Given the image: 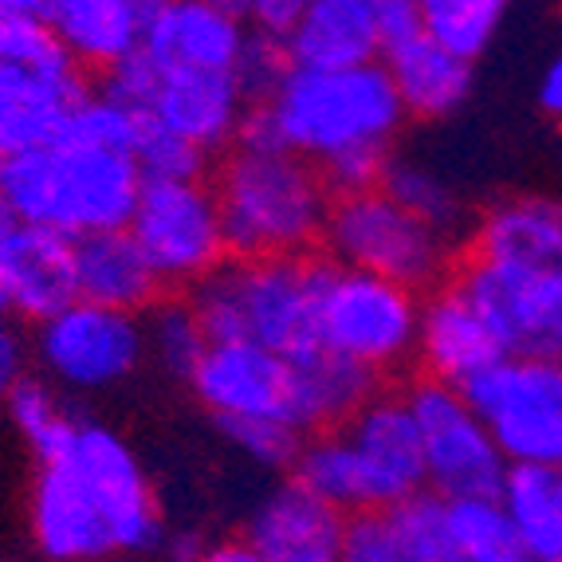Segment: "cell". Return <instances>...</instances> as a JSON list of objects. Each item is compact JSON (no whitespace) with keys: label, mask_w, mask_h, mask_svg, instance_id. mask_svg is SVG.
<instances>
[{"label":"cell","mask_w":562,"mask_h":562,"mask_svg":"<svg viewBox=\"0 0 562 562\" xmlns=\"http://www.w3.org/2000/svg\"><path fill=\"white\" fill-rule=\"evenodd\" d=\"M142 131H146V114L122 106L119 99L103 91H87V99L67 114L64 138L59 142H83V146H99V150H119L131 154L138 146Z\"/></svg>","instance_id":"d6a6232c"},{"label":"cell","mask_w":562,"mask_h":562,"mask_svg":"<svg viewBox=\"0 0 562 562\" xmlns=\"http://www.w3.org/2000/svg\"><path fill=\"white\" fill-rule=\"evenodd\" d=\"M300 16H303V0H252V4H244L248 32L260 40H272L280 47L291 40Z\"/></svg>","instance_id":"74e56055"},{"label":"cell","mask_w":562,"mask_h":562,"mask_svg":"<svg viewBox=\"0 0 562 562\" xmlns=\"http://www.w3.org/2000/svg\"><path fill=\"white\" fill-rule=\"evenodd\" d=\"M29 370V342L20 338V330L12 327V319H0V402L16 390V382H24Z\"/></svg>","instance_id":"ab89813d"},{"label":"cell","mask_w":562,"mask_h":562,"mask_svg":"<svg viewBox=\"0 0 562 562\" xmlns=\"http://www.w3.org/2000/svg\"><path fill=\"white\" fill-rule=\"evenodd\" d=\"M283 56L307 71L382 64L378 0H303V16L283 44Z\"/></svg>","instance_id":"7402d4cb"},{"label":"cell","mask_w":562,"mask_h":562,"mask_svg":"<svg viewBox=\"0 0 562 562\" xmlns=\"http://www.w3.org/2000/svg\"><path fill=\"white\" fill-rule=\"evenodd\" d=\"M0 562H4V559H0Z\"/></svg>","instance_id":"f907efd6"},{"label":"cell","mask_w":562,"mask_h":562,"mask_svg":"<svg viewBox=\"0 0 562 562\" xmlns=\"http://www.w3.org/2000/svg\"><path fill=\"white\" fill-rule=\"evenodd\" d=\"M12 225H16V221H12L9 205H4V201H0V240H4V233H9Z\"/></svg>","instance_id":"f6af8a7d"},{"label":"cell","mask_w":562,"mask_h":562,"mask_svg":"<svg viewBox=\"0 0 562 562\" xmlns=\"http://www.w3.org/2000/svg\"><path fill=\"white\" fill-rule=\"evenodd\" d=\"M504 355L507 350L499 335L487 327V319L457 280H445L441 288L425 291L422 335H417V370H422V378L464 390L472 378H480Z\"/></svg>","instance_id":"e0dca14e"},{"label":"cell","mask_w":562,"mask_h":562,"mask_svg":"<svg viewBox=\"0 0 562 562\" xmlns=\"http://www.w3.org/2000/svg\"><path fill=\"white\" fill-rule=\"evenodd\" d=\"M422 291L330 263L319 295V342L370 378H397L417 366Z\"/></svg>","instance_id":"52a82bcc"},{"label":"cell","mask_w":562,"mask_h":562,"mask_svg":"<svg viewBox=\"0 0 562 562\" xmlns=\"http://www.w3.org/2000/svg\"><path fill=\"white\" fill-rule=\"evenodd\" d=\"M460 260L484 263L562 307V198L519 193L487 205L460 244Z\"/></svg>","instance_id":"7c38bea8"},{"label":"cell","mask_w":562,"mask_h":562,"mask_svg":"<svg viewBox=\"0 0 562 562\" xmlns=\"http://www.w3.org/2000/svg\"><path fill=\"white\" fill-rule=\"evenodd\" d=\"M64 464L76 469V476L91 492L94 507L103 512L114 539V554H126V559L161 554L169 531L161 519L158 492L142 469L138 452L122 441L111 425L79 422V437Z\"/></svg>","instance_id":"8fae6325"},{"label":"cell","mask_w":562,"mask_h":562,"mask_svg":"<svg viewBox=\"0 0 562 562\" xmlns=\"http://www.w3.org/2000/svg\"><path fill=\"white\" fill-rule=\"evenodd\" d=\"M422 0H378V36H382V56L390 47L409 44L422 36Z\"/></svg>","instance_id":"f35d334b"},{"label":"cell","mask_w":562,"mask_h":562,"mask_svg":"<svg viewBox=\"0 0 562 562\" xmlns=\"http://www.w3.org/2000/svg\"><path fill=\"white\" fill-rule=\"evenodd\" d=\"M150 0H44V24L79 64V71L111 76L142 52Z\"/></svg>","instance_id":"44dd1931"},{"label":"cell","mask_w":562,"mask_h":562,"mask_svg":"<svg viewBox=\"0 0 562 562\" xmlns=\"http://www.w3.org/2000/svg\"><path fill=\"white\" fill-rule=\"evenodd\" d=\"M402 394L422 432L425 487L432 496H441L445 504L499 496L512 469L464 390L417 374Z\"/></svg>","instance_id":"ba28073f"},{"label":"cell","mask_w":562,"mask_h":562,"mask_svg":"<svg viewBox=\"0 0 562 562\" xmlns=\"http://www.w3.org/2000/svg\"><path fill=\"white\" fill-rule=\"evenodd\" d=\"M29 531L47 562H106L111 527L71 464H40L29 492Z\"/></svg>","instance_id":"d6986e66"},{"label":"cell","mask_w":562,"mask_h":562,"mask_svg":"<svg viewBox=\"0 0 562 562\" xmlns=\"http://www.w3.org/2000/svg\"><path fill=\"white\" fill-rule=\"evenodd\" d=\"M0 295L16 319L47 323L79 300L76 240L52 228L12 225L0 240Z\"/></svg>","instance_id":"ac0fdd59"},{"label":"cell","mask_w":562,"mask_h":562,"mask_svg":"<svg viewBox=\"0 0 562 562\" xmlns=\"http://www.w3.org/2000/svg\"><path fill=\"white\" fill-rule=\"evenodd\" d=\"M547 350H551V355H554V358H562V319H559V323H554L551 347H547Z\"/></svg>","instance_id":"bcb514c9"},{"label":"cell","mask_w":562,"mask_h":562,"mask_svg":"<svg viewBox=\"0 0 562 562\" xmlns=\"http://www.w3.org/2000/svg\"><path fill=\"white\" fill-rule=\"evenodd\" d=\"M142 330H146V355L166 370L169 378H189L198 374L201 358L209 350V338L201 319L193 315L189 300L181 295H161L146 315H142Z\"/></svg>","instance_id":"1f68e13d"},{"label":"cell","mask_w":562,"mask_h":562,"mask_svg":"<svg viewBox=\"0 0 562 562\" xmlns=\"http://www.w3.org/2000/svg\"><path fill=\"white\" fill-rule=\"evenodd\" d=\"M355 457L358 484H362V516L366 512H394L409 504L425 487L422 432L413 422L402 390H378L347 425H338Z\"/></svg>","instance_id":"4fadbf2b"},{"label":"cell","mask_w":562,"mask_h":562,"mask_svg":"<svg viewBox=\"0 0 562 562\" xmlns=\"http://www.w3.org/2000/svg\"><path fill=\"white\" fill-rule=\"evenodd\" d=\"M134 161H138L142 181H205L209 178V158L181 142L178 134L161 131L146 119L138 146H134Z\"/></svg>","instance_id":"836d02e7"},{"label":"cell","mask_w":562,"mask_h":562,"mask_svg":"<svg viewBox=\"0 0 562 562\" xmlns=\"http://www.w3.org/2000/svg\"><path fill=\"white\" fill-rule=\"evenodd\" d=\"M76 288L79 300L126 315H146L166 295L126 228L76 240Z\"/></svg>","instance_id":"603a6c76"},{"label":"cell","mask_w":562,"mask_h":562,"mask_svg":"<svg viewBox=\"0 0 562 562\" xmlns=\"http://www.w3.org/2000/svg\"><path fill=\"white\" fill-rule=\"evenodd\" d=\"M142 186L131 154L83 142H56L0 161V201L12 221L52 228L67 240L122 233L138 209Z\"/></svg>","instance_id":"3957f363"},{"label":"cell","mask_w":562,"mask_h":562,"mask_svg":"<svg viewBox=\"0 0 562 562\" xmlns=\"http://www.w3.org/2000/svg\"><path fill=\"white\" fill-rule=\"evenodd\" d=\"M342 562H425V559L397 535L390 512H366V516L347 519Z\"/></svg>","instance_id":"8d00e7d4"},{"label":"cell","mask_w":562,"mask_h":562,"mask_svg":"<svg viewBox=\"0 0 562 562\" xmlns=\"http://www.w3.org/2000/svg\"><path fill=\"white\" fill-rule=\"evenodd\" d=\"M382 67L402 99L405 119H445L469 103L472 94V67L437 47L425 32L409 44L390 47Z\"/></svg>","instance_id":"cb8c5ba5"},{"label":"cell","mask_w":562,"mask_h":562,"mask_svg":"<svg viewBox=\"0 0 562 562\" xmlns=\"http://www.w3.org/2000/svg\"><path fill=\"white\" fill-rule=\"evenodd\" d=\"M327 256L295 260H228L186 300L205 327L209 347L256 342L288 362H303L319 342V295Z\"/></svg>","instance_id":"277c9868"},{"label":"cell","mask_w":562,"mask_h":562,"mask_svg":"<svg viewBox=\"0 0 562 562\" xmlns=\"http://www.w3.org/2000/svg\"><path fill=\"white\" fill-rule=\"evenodd\" d=\"M32 347L52 385H64L76 394H99L134 378L146 358V330H142V315L76 300L71 307L40 323Z\"/></svg>","instance_id":"30bf717a"},{"label":"cell","mask_w":562,"mask_h":562,"mask_svg":"<svg viewBox=\"0 0 562 562\" xmlns=\"http://www.w3.org/2000/svg\"><path fill=\"white\" fill-rule=\"evenodd\" d=\"M323 256L338 268L378 276L425 295L452 280L460 244L422 225L385 189H370V193L330 201Z\"/></svg>","instance_id":"5b68a950"},{"label":"cell","mask_w":562,"mask_h":562,"mask_svg":"<svg viewBox=\"0 0 562 562\" xmlns=\"http://www.w3.org/2000/svg\"><path fill=\"white\" fill-rule=\"evenodd\" d=\"M4 315H9V307H4V295H0V319H4Z\"/></svg>","instance_id":"7dc6e473"},{"label":"cell","mask_w":562,"mask_h":562,"mask_svg":"<svg viewBox=\"0 0 562 562\" xmlns=\"http://www.w3.org/2000/svg\"><path fill=\"white\" fill-rule=\"evenodd\" d=\"M507 516L516 524L527 562H559L562 551V472L512 469L504 480Z\"/></svg>","instance_id":"4316f807"},{"label":"cell","mask_w":562,"mask_h":562,"mask_svg":"<svg viewBox=\"0 0 562 562\" xmlns=\"http://www.w3.org/2000/svg\"><path fill=\"white\" fill-rule=\"evenodd\" d=\"M382 189L402 209H409L422 225H429L432 233H441V236H449V240L464 244V236H469V228H472L469 209H464V201L457 198V189H452L441 173L425 169L422 161L394 158L390 161V169H385Z\"/></svg>","instance_id":"f1b7e54d"},{"label":"cell","mask_w":562,"mask_h":562,"mask_svg":"<svg viewBox=\"0 0 562 562\" xmlns=\"http://www.w3.org/2000/svg\"><path fill=\"white\" fill-rule=\"evenodd\" d=\"M397 535L413 551L422 554L425 562H457L452 559V539H449V504L432 492L413 496L409 504L394 507L390 512Z\"/></svg>","instance_id":"e575fe53"},{"label":"cell","mask_w":562,"mask_h":562,"mask_svg":"<svg viewBox=\"0 0 562 562\" xmlns=\"http://www.w3.org/2000/svg\"><path fill=\"white\" fill-rule=\"evenodd\" d=\"M126 233L142 248L161 291H193L228 263L213 181H146Z\"/></svg>","instance_id":"9c48e42d"},{"label":"cell","mask_w":562,"mask_h":562,"mask_svg":"<svg viewBox=\"0 0 562 562\" xmlns=\"http://www.w3.org/2000/svg\"><path fill=\"white\" fill-rule=\"evenodd\" d=\"M291 366H295V425L303 437L347 425L382 390L378 378H370L330 350H315L311 358Z\"/></svg>","instance_id":"484cf974"},{"label":"cell","mask_w":562,"mask_h":562,"mask_svg":"<svg viewBox=\"0 0 562 562\" xmlns=\"http://www.w3.org/2000/svg\"><path fill=\"white\" fill-rule=\"evenodd\" d=\"M559 562H562V551H559Z\"/></svg>","instance_id":"681fc988"},{"label":"cell","mask_w":562,"mask_h":562,"mask_svg":"<svg viewBox=\"0 0 562 562\" xmlns=\"http://www.w3.org/2000/svg\"><path fill=\"white\" fill-rule=\"evenodd\" d=\"M449 539L457 562H527L519 531L499 496L449 504Z\"/></svg>","instance_id":"4dcf8cb0"},{"label":"cell","mask_w":562,"mask_h":562,"mask_svg":"<svg viewBox=\"0 0 562 562\" xmlns=\"http://www.w3.org/2000/svg\"><path fill=\"white\" fill-rule=\"evenodd\" d=\"M201 562H263L260 554L252 551V547L240 539H221V543H209L205 547V559Z\"/></svg>","instance_id":"7bdbcfd3"},{"label":"cell","mask_w":562,"mask_h":562,"mask_svg":"<svg viewBox=\"0 0 562 562\" xmlns=\"http://www.w3.org/2000/svg\"><path fill=\"white\" fill-rule=\"evenodd\" d=\"M472 409L484 425L516 413L562 409V358L551 350H507L480 378L464 385Z\"/></svg>","instance_id":"d4e9b609"},{"label":"cell","mask_w":562,"mask_h":562,"mask_svg":"<svg viewBox=\"0 0 562 562\" xmlns=\"http://www.w3.org/2000/svg\"><path fill=\"white\" fill-rule=\"evenodd\" d=\"M4 405H9L12 425H16V432L24 437V445H29L40 464L67 460V452H71V445L79 437V417L64 405L56 385L47 382V378L29 374L4 397Z\"/></svg>","instance_id":"83f0119b"},{"label":"cell","mask_w":562,"mask_h":562,"mask_svg":"<svg viewBox=\"0 0 562 562\" xmlns=\"http://www.w3.org/2000/svg\"><path fill=\"white\" fill-rule=\"evenodd\" d=\"M87 99V76L40 12L0 36V154H29L64 138L67 114Z\"/></svg>","instance_id":"8992f818"},{"label":"cell","mask_w":562,"mask_h":562,"mask_svg":"<svg viewBox=\"0 0 562 562\" xmlns=\"http://www.w3.org/2000/svg\"><path fill=\"white\" fill-rule=\"evenodd\" d=\"M189 385H193L198 402L216 417V425L280 422L300 432L295 425V366L256 342L209 347Z\"/></svg>","instance_id":"5bb4252c"},{"label":"cell","mask_w":562,"mask_h":562,"mask_svg":"<svg viewBox=\"0 0 562 562\" xmlns=\"http://www.w3.org/2000/svg\"><path fill=\"white\" fill-rule=\"evenodd\" d=\"M248 114H252V103L240 79L225 71H158L150 103H146V119L154 126L198 146L205 158L213 154L225 158L233 150Z\"/></svg>","instance_id":"2e32d148"},{"label":"cell","mask_w":562,"mask_h":562,"mask_svg":"<svg viewBox=\"0 0 562 562\" xmlns=\"http://www.w3.org/2000/svg\"><path fill=\"white\" fill-rule=\"evenodd\" d=\"M221 432L228 437L240 457H248L252 464L268 472H283L295 464L303 449V432H295L291 425L280 422H236V425H221Z\"/></svg>","instance_id":"d590c367"},{"label":"cell","mask_w":562,"mask_h":562,"mask_svg":"<svg viewBox=\"0 0 562 562\" xmlns=\"http://www.w3.org/2000/svg\"><path fill=\"white\" fill-rule=\"evenodd\" d=\"M122 562H142V559H122Z\"/></svg>","instance_id":"c3c4849f"},{"label":"cell","mask_w":562,"mask_h":562,"mask_svg":"<svg viewBox=\"0 0 562 562\" xmlns=\"http://www.w3.org/2000/svg\"><path fill=\"white\" fill-rule=\"evenodd\" d=\"M252 32L244 4L228 0H150L142 56L158 71H225L236 76Z\"/></svg>","instance_id":"9a60e30c"},{"label":"cell","mask_w":562,"mask_h":562,"mask_svg":"<svg viewBox=\"0 0 562 562\" xmlns=\"http://www.w3.org/2000/svg\"><path fill=\"white\" fill-rule=\"evenodd\" d=\"M347 516L295 480L276 484L244 524V543L263 562H342Z\"/></svg>","instance_id":"ffe728a7"},{"label":"cell","mask_w":562,"mask_h":562,"mask_svg":"<svg viewBox=\"0 0 562 562\" xmlns=\"http://www.w3.org/2000/svg\"><path fill=\"white\" fill-rule=\"evenodd\" d=\"M40 12V0H0V36Z\"/></svg>","instance_id":"ee69618b"},{"label":"cell","mask_w":562,"mask_h":562,"mask_svg":"<svg viewBox=\"0 0 562 562\" xmlns=\"http://www.w3.org/2000/svg\"><path fill=\"white\" fill-rule=\"evenodd\" d=\"M402 126V99L382 64L347 71L288 67L272 94L248 114L240 138L272 142L323 169L350 150H390Z\"/></svg>","instance_id":"6da1fadb"},{"label":"cell","mask_w":562,"mask_h":562,"mask_svg":"<svg viewBox=\"0 0 562 562\" xmlns=\"http://www.w3.org/2000/svg\"><path fill=\"white\" fill-rule=\"evenodd\" d=\"M205 539H198V535H166V543H161V554H166V562H201L205 559Z\"/></svg>","instance_id":"b9f144b4"},{"label":"cell","mask_w":562,"mask_h":562,"mask_svg":"<svg viewBox=\"0 0 562 562\" xmlns=\"http://www.w3.org/2000/svg\"><path fill=\"white\" fill-rule=\"evenodd\" d=\"M539 106H543L551 119L562 122V52L547 64L543 79H539Z\"/></svg>","instance_id":"60d3db41"},{"label":"cell","mask_w":562,"mask_h":562,"mask_svg":"<svg viewBox=\"0 0 562 562\" xmlns=\"http://www.w3.org/2000/svg\"><path fill=\"white\" fill-rule=\"evenodd\" d=\"M507 16L504 0H422V29L460 64H476Z\"/></svg>","instance_id":"f546056e"},{"label":"cell","mask_w":562,"mask_h":562,"mask_svg":"<svg viewBox=\"0 0 562 562\" xmlns=\"http://www.w3.org/2000/svg\"><path fill=\"white\" fill-rule=\"evenodd\" d=\"M228 260L319 256L335 193L300 154L272 142H236L213 169Z\"/></svg>","instance_id":"7a4b0ae2"}]
</instances>
